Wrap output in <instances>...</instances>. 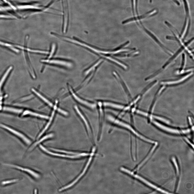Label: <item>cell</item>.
I'll use <instances>...</instances> for the list:
<instances>
[{
    "mask_svg": "<svg viewBox=\"0 0 194 194\" xmlns=\"http://www.w3.org/2000/svg\"><path fill=\"white\" fill-rule=\"evenodd\" d=\"M53 136V134H51L46 135V136L43 137L39 141L36 142L32 146H31L30 148L29 149L30 150H32L35 146H36L38 144H39L42 142L44 140L46 139H47L49 138H51Z\"/></svg>",
    "mask_w": 194,
    "mask_h": 194,
    "instance_id": "d6986e66",
    "label": "cell"
},
{
    "mask_svg": "<svg viewBox=\"0 0 194 194\" xmlns=\"http://www.w3.org/2000/svg\"><path fill=\"white\" fill-rule=\"evenodd\" d=\"M186 53L189 56L191 59L193 61V49L188 47L185 51Z\"/></svg>",
    "mask_w": 194,
    "mask_h": 194,
    "instance_id": "7402d4cb",
    "label": "cell"
},
{
    "mask_svg": "<svg viewBox=\"0 0 194 194\" xmlns=\"http://www.w3.org/2000/svg\"><path fill=\"white\" fill-rule=\"evenodd\" d=\"M156 10H153L147 12L146 13L142 15L137 17H134L128 19L126 20H125L122 22V24H124L128 23L129 22L133 21L140 20L141 19L153 16L156 15L157 11Z\"/></svg>",
    "mask_w": 194,
    "mask_h": 194,
    "instance_id": "52a82bcc",
    "label": "cell"
},
{
    "mask_svg": "<svg viewBox=\"0 0 194 194\" xmlns=\"http://www.w3.org/2000/svg\"><path fill=\"white\" fill-rule=\"evenodd\" d=\"M28 115L35 116L45 119H48L49 118V117L47 116L42 115L40 114L36 113L32 111L28 110L25 111L22 114V116H24Z\"/></svg>",
    "mask_w": 194,
    "mask_h": 194,
    "instance_id": "e0dca14e",
    "label": "cell"
},
{
    "mask_svg": "<svg viewBox=\"0 0 194 194\" xmlns=\"http://www.w3.org/2000/svg\"><path fill=\"white\" fill-rule=\"evenodd\" d=\"M55 110H54L52 112L51 117L50 118V119L49 121L46 125L45 128L43 129L42 131L38 135V137H37V139H38L39 138H40V137L41 136H42V134L44 133V132H45V131H46L47 129L48 128V127L50 126V124H51V123L52 121V120L53 119V118L55 115Z\"/></svg>",
    "mask_w": 194,
    "mask_h": 194,
    "instance_id": "ac0fdd59",
    "label": "cell"
},
{
    "mask_svg": "<svg viewBox=\"0 0 194 194\" xmlns=\"http://www.w3.org/2000/svg\"><path fill=\"white\" fill-rule=\"evenodd\" d=\"M52 149V150H53V151H55L64 153H67L68 154H79L77 153H74V152H72L66 151H63V150L56 149Z\"/></svg>",
    "mask_w": 194,
    "mask_h": 194,
    "instance_id": "484cf974",
    "label": "cell"
},
{
    "mask_svg": "<svg viewBox=\"0 0 194 194\" xmlns=\"http://www.w3.org/2000/svg\"><path fill=\"white\" fill-rule=\"evenodd\" d=\"M56 46V45L55 44L53 43L52 45L51 52L50 53L48 59H51L55 51Z\"/></svg>",
    "mask_w": 194,
    "mask_h": 194,
    "instance_id": "603a6c76",
    "label": "cell"
},
{
    "mask_svg": "<svg viewBox=\"0 0 194 194\" xmlns=\"http://www.w3.org/2000/svg\"><path fill=\"white\" fill-rule=\"evenodd\" d=\"M4 165L6 166H7L12 167L21 170L25 172H27L30 174L31 175H32V176H33L35 178H38L40 177V176L39 174L36 173L35 172H34L33 171H32V170L29 169L24 168L21 167L14 165L7 164H5Z\"/></svg>",
    "mask_w": 194,
    "mask_h": 194,
    "instance_id": "7c38bea8",
    "label": "cell"
},
{
    "mask_svg": "<svg viewBox=\"0 0 194 194\" xmlns=\"http://www.w3.org/2000/svg\"><path fill=\"white\" fill-rule=\"evenodd\" d=\"M150 117L151 118H155L159 120H160L161 121L164 122H166L167 123H170V121L167 120L165 118H163L159 117V116H156V115H150Z\"/></svg>",
    "mask_w": 194,
    "mask_h": 194,
    "instance_id": "cb8c5ba5",
    "label": "cell"
},
{
    "mask_svg": "<svg viewBox=\"0 0 194 194\" xmlns=\"http://www.w3.org/2000/svg\"><path fill=\"white\" fill-rule=\"evenodd\" d=\"M2 109L3 111L16 114H20L22 113L23 111L22 109L7 106H4L3 107Z\"/></svg>",
    "mask_w": 194,
    "mask_h": 194,
    "instance_id": "2e32d148",
    "label": "cell"
},
{
    "mask_svg": "<svg viewBox=\"0 0 194 194\" xmlns=\"http://www.w3.org/2000/svg\"><path fill=\"white\" fill-rule=\"evenodd\" d=\"M24 50L31 52L41 53L45 54H48L49 52L47 51L40 50L31 49L29 48H25Z\"/></svg>",
    "mask_w": 194,
    "mask_h": 194,
    "instance_id": "44dd1931",
    "label": "cell"
},
{
    "mask_svg": "<svg viewBox=\"0 0 194 194\" xmlns=\"http://www.w3.org/2000/svg\"><path fill=\"white\" fill-rule=\"evenodd\" d=\"M102 102V101H101ZM104 107H107L121 110H123L126 105L120 104L109 101L102 102Z\"/></svg>",
    "mask_w": 194,
    "mask_h": 194,
    "instance_id": "8fae6325",
    "label": "cell"
},
{
    "mask_svg": "<svg viewBox=\"0 0 194 194\" xmlns=\"http://www.w3.org/2000/svg\"><path fill=\"white\" fill-rule=\"evenodd\" d=\"M33 97V95H31L30 96H28L27 97H24L22 98V99H21V100L22 101H24V100H27L29 99H30L32 98Z\"/></svg>",
    "mask_w": 194,
    "mask_h": 194,
    "instance_id": "83f0119b",
    "label": "cell"
},
{
    "mask_svg": "<svg viewBox=\"0 0 194 194\" xmlns=\"http://www.w3.org/2000/svg\"><path fill=\"white\" fill-rule=\"evenodd\" d=\"M19 180L18 179L12 180L3 181L2 183V184L3 185L7 184L10 183H14L17 182Z\"/></svg>",
    "mask_w": 194,
    "mask_h": 194,
    "instance_id": "d4e9b609",
    "label": "cell"
},
{
    "mask_svg": "<svg viewBox=\"0 0 194 194\" xmlns=\"http://www.w3.org/2000/svg\"><path fill=\"white\" fill-rule=\"evenodd\" d=\"M153 123L155 125H156V126L160 128L167 131L168 132L176 134H185L189 133L190 131V130L189 129L181 131L169 128L163 126V125L158 122L154 121H153Z\"/></svg>",
    "mask_w": 194,
    "mask_h": 194,
    "instance_id": "9c48e42d",
    "label": "cell"
},
{
    "mask_svg": "<svg viewBox=\"0 0 194 194\" xmlns=\"http://www.w3.org/2000/svg\"><path fill=\"white\" fill-rule=\"evenodd\" d=\"M57 110L60 113H61L62 114H63L67 116L68 115V114L67 112L62 110L60 109L59 108H58L57 109Z\"/></svg>",
    "mask_w": 194,
    "mask_h": 194,
    "instance_id": "4316f807",
    "label": "cell"
},
{
    "mask_svg": "<svg viewBox=\"0 0 194 194\" xmlns=\"http://www.w3.org/2000/svg\"><path fill=\"white\" fill-rule=\"evenodd\" d=\"M189 46V45L186 42H184L183 44L180 45V48L175 53L171 56V57L162 66L160 69L163 71L166 69L169 66L174 62L175 60L178 58L179 56L182 53L185 52L186 48Z\"/></svg>",
    "mask_w": 194,
    "mask_h": 194,
    "instance_id": "3957f363",
    "label": "cell"
},
{
    "mask_svg": "<svg viewBox=\"0 0 194 194\" xmlns=\"http://www.w3.org/2000/svg\"><path fill=\"white\" fill-rule=\"evenodd\" d=\"M95 151H93L91 153V154L90 156V157L89 159V160L88 161L87 164L86 165L85 168L82 173H81L79 175V177L75 180L74 181H73V182L72 183L62 188L59 189V191H61L67 189L68 188H70V187H72L79 180V179L83 176V175L87 171L89 165H90V162L92 160V156H94V154Z\"/></svg>",
    "mask_w": 194,
    "mask_h": 194,
    "instance_id": "ba28073f",
    "label": "cell"
},
{
    "mask_svg": "<svg viewBox=\"0 0 194 194\" xmlns=\"http://www.w3.org/2000/svg\"><path fill=\"white\" fill-rule=\"evenodd\" d=\"M74 108L76 110L77 113L79 114V115L80 116L81 118H82L84 122L87 129L88 133L89 134L90 132H91V133H92L91 128V127H90V126L89 123L88 122L85 117L83 116V114L81 113V112L80 111L77 106L76 105H75L74 106Z\"/></svg>",
    "mask_w": 194,
    "mask_h": 194,
    "instance_id": "5bb4252c",
    "label": "cell"
},
{
    "mask_svg": "<svg viewBox=\"0 0 194 194\" xmlns=\"http://www.w3.org/2000/svg\"><path fill=\"white\" fill-rule=\"evenodd\" d=\"M187 58L186 54L183 53L182 55L181 63L180 67L176 71L178 74L183 73L184 72L187 63Z\"/></svg>",
    "mask_w": 194,
    "mask_h": 194,
    "instance_id": "4fadbf2b",
    "label": "cell"
},
{
    "mask_svg": "<svg viewBox=\"0 0 194 194\" xmlns=\"http://www.w3.org/2000/svg\"><path fill=\"white\" fill-rule=\"evenodd\" d=\"M41 61L44 63L55 65L68 67H71L72 66V64L71 62L67 61L58 59H43L41 60Z\"/></svg>",
    "mask_w": 194,
    "mask_h": 194,
    "instance_id": "5b68a950",
    "label": "cell"
},
{
    "mask_svg": "<svg viewBox=\"0 0 194 194\" xmlns=\"http://www.w3.org/2000/svg\"><path fill=\"white\" fill-rule=\"evenodd\" d=\"M108 119L110 122L115 126L129 131L130 132L144 141L149 143L151 142L152 140L146 138L137 132L130 125L127 123L120 120L114 116L111 115H108Z\"/></svg>",
    "mask_w": 194,
    "mask_h": 194,
    "instance_id": "6da1fadb",
    "label": "cell"
},
{
    "mask_svg": "<svg viewBox=\"0 0 194 194\" xmlns=\"http://www.w3.org/2000/svg\"><path fill=\"white\" fill-rule=\"evenodd\" d=\"M178 5H179L180 4L177 1V0H173Z\"/></svg>",
    "mask_w": 194,
    "mask_h": 194,
    "instance_id": "f1b7e54d",
    "label": "cell"
},
{
    "mask_svg": "<svg viewBox=\"0 0 194 194\" xmlns=\"http://www.w3.org/2000/svg\"><path fill=\"white\" fill-rule=\"evenodd\" d=\"M37 190H35V193H37Z\"/></svg>",
    "mask_w": 194,
    "mask_h": 194,
    "instance_id": "f546056e",
    "label": "cell"
},
{
    "mask_svg": "<svg viewBox=\"0 0 194 194\" xmlns=\"http://www.w3.org/2000/svg\"><path fill=\"white\" fill-rule=\"evenodd\" d=\"M0 127L20 137L27 144L29 145L31 143L30 141L27 137L19 131L2 124L0 123Z\"/></svg>",
    "mask_w": 194,
    "mask_h": 194,
    "instance_id": "277c9868",
    "label": "cell"
},
{
    "mask_svg": "<svg viewBox=\"0 0 194 194\" xmlns=\"http://www.w3.org/2000/svg\"><path fill=\"white\" fill-rule=\"evenodd\" d=\"M12 66H11L9 67L5 71L1 80H0V94L1 92L2 87L5 81L12 71Z\"/></svg>",
    "mask_w": 194,
    "mask_h": 194,
    "instance_id": "9a60e30c",
    "label": "cell"
},
{
    "mask_svg": "<svg viewBox=\"0 0 194 194\" xmlns=\"http://www.w3.org/2000/svg\"><path fill=\"white\" fill-rule=\"evenodd\" d=\"M69 89L72 96L78 102L92 109H95L97 107V105L95 103L88 102L79 98L75 94L70 86H69Z\"/></svg>",
    "mask_w": 194,
    "mask_h": 194,
    "instance_id": "30bf717a",
    "label": "cell"
},
{
    "mask_svg": "<svg viewBox=\"0 0 194 194\" xmlns=\"http://www.w3.org/2000/svg\"><path fill=\"white\" fill-rule=\"evenodd\" d=\"M32 91L37 96L39 97L41 99L44 101L45 102L48 104L51 107H53V105L48 100L46 99L45 97L43 96L40 94L38 92L36 91L35 89H32Z\"/></svg>",
    "mask_w": 194,
    "mask_h": 194,
    "instance_id": "ffe728a7",
    "label": "cell"
},
{
    "mask_svg": "<svg viewBox=\"0 0 194 194\" xmlns=\"http://www.w3.org/2000/svg\"><path fill=\"white\" fill-rule=\"evenodd\" d=\"M40 147L41 149L43 150V151L49 154H50L53 156H60V157H66L71 158H78L81 157H83V156H90L91 154V153L89 154L88 153H79L78 154H77L76 155L74 156H71L64 154L56 153H52L51 152H50L41 145H40Z\"/></svg>",
    "mask_w": 194,
    "mask_h": 194,
    "instance_id": "8992f818",
    "label": "cell"
},
{
    "mask_svg": "<svg viewBox=\"0 0 194 194\" xmlns=\"http://www.w3.org/2000/svg\"><path fill=\"white\" fill-rule=\"evenodd\" d=\"M140 24L141 28L144 31V32L163 50L166 54L171 56L174 53V52L165 46L157 36L144 26L142 23Z\"/></svg>",
    "mask_w": 194,
    "mask_h": 194,
    "instance_id": "7a4b0ae2",
    "label": "cell"
}]
</instances>
